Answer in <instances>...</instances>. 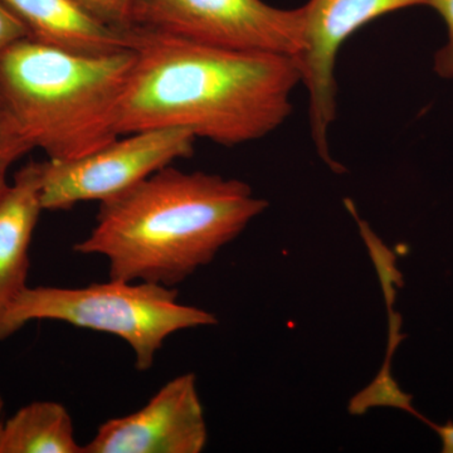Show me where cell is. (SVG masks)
<instances>
[{
	"label": "cell",
	"mask_w": 453,
	"mask_h": 453,
	"mask_svg": "<svg viewBox=\"0 0 453 453\" xmlns=\"http://www.w3.org/2000/svg\"><path fill=\"white\" fill-rule=\"evenodd\" d=\"M134 32L135 61L121 101V136L184 129L219 145H243L265 138L291 115L292 91L301 83L294 57Z\"/></svg>",
	"instance_id": "obj_1"
},
{
	"label": "cell",
	"mask_w": 453,
	"mask_h": 453,
	"mask_svg": "<svg viewBox=\"0 0 453 453\" xmlns=\"http://www.w3.org/2000/svg\"><path fill=\"white\" fill-rule=\"evenodd\" d=\"M267 207L242 180L168 165L100 203L73 251L106 258L110 279L177 288Z\"/></svg>",
	"instance_id": "obj_2"
},
{
	"label": "cell",
	"mask_w": 453,
	"mask_h": 453,
	"mask_svg": "<svg viewBox=\"0 0 453 453\" xmlns=\"http://www.w3.org/2000/svg\"><path fill=\"white\" fill-rule=\"evenodd\" d=\"M134 61V49L79 55L27 37L0 52V92L49 160L77 159L121 136V101Z\"/></svg>",
	"instance_id": "obj_3"
},
{
	"label": "cell",
	"mask_w": 453,
	"mask_h": 453,
	"mask_svg": "<svg viewBox=\"0 0 453 453\" xmlns=\"http://www.w3.org/2000/svg\"><path fill=\"white\" fill-rule=\"evenodd\" d=\"M40 320L118 336L133 349L140 372L151 369L173 334L219 324L207 310L179 303L175 288L110 279L83 288L28 286L0 316V342Z\"/></svg>",
	"instance_id": "obj_4"
},
{
	"label": "cell",
	"mask_w": 453,
	"mask_h": 453,
	"mask_svg": "<svg viewBox=\"0 0 453 453\" xmlns=\"http://www.w3.org/2000/svg\"><path fill=\"white\" fill-rule=\"evenodd\" d=\"M133 31L219 49L297 57L303 49V8L264 0H135Z\"/></svg>",
	"instance_id": "obj_5"
},
{
	"label": "cell",
	"mask_w": 453,
	"mask_h": 453,
	"mask_svg": "<svg viewBox=\"0 0 453 453\" xmlns=\"http://www.w3.org/2000/svg\"><path fill=\"white\" fill-rule=\"evenodd\" d=\"M122 136L77 159L42 163L43 210L67 211L82 202H105L195 153L196 138L184 129L142 130Z\"/></svg>",
	"instance_id": "obj_6"
},
{
	"label": "cell",
	"mask_w": 453,
	"mask_h": 453,
	"mask_svg": "<svg viewBox=\"0 0 453 453\" xmlns=\"http://www.w3.org/2000/svg\"><path fill=\"white\" fill-rule=\"evenodd\" d=\"M427 0H309L303 5V49L295 57L309 92L310 133L316 151L334 172L342 166L330 153V127L336 119V57L349 37L377 18Z\"/></svg>",
	"instance_id": "obj_7"
},
{
	"label": "cell",
	"mask_w": 453,
	"mask_h": 453,
	"mask_svg": "<svg viewBox=\"0 0 453 453\" xmlns=\"http://www.w3.org/2000/svg\"><path fill=\"white\" fill-rule=\"evenodd\" d=\"M208 441L193 372L179 375L136 412L109 419L83 453H199Z\"/></svg>",
	"instance_id": "obj_8"
},
{
	"label": "cell",
	"mask_w": 453,
	"mask_h": 453,
	"mask_svg": "<svg viewBox=\"0 0 453 453\" xmlns=\"http://www.w3.org/2000/svg\"><path fill=\"white\" fill-rule=\"evenodd\" d=\"M31 40L53 49L103 56L135 47L136 33L106 25L76 0H0Z\"/></svg>",
	"instance_id": "obj_9"
},
{
	"label": "cell",
	"mask_w": 453,
	"mask_h": 453,
	"mask_svg": "<svg viewBox=\"0 0 453 453\" xmlns=\"http://www.w3.org/2000/svg\"><path fill=\"white\" fill-rule=\"evenodd\" d=\"M42 163L31 162L0 196V316L28 288L29 247L43 207Z\"/></svg>",
	"instance_id": "obj_10"
},
{
	"label": "cell",
	"mask_w": 453,
	"mask_h": 453,
	"mask_svg": "<svg viewBox=\"0 0 453 453\" xmlns=\"http://www.w3.org/2000/svg\"><path fill=\"white\" fill-rule=\"evenodd\" d=\"M0 453H83L64 404L35 402L0 426Z\"/></svg>",
	"instance_id": "obj_11"
},
{
	"label": "cell",
	"mask_w": 453,
	"mask_h": 453,
	"mask_svg": "<svg viewBox=\"0 0 453 453\" xmlns=\"http://www.w3.org/2000/svg\"><path fill=\"white\" fill-rule=\"evenodd\" d=\"M35 149L0 92V165L11 166Z\"/></svg>",
	"instance_id": "obj_12"
},
{
	"label": "cell",
	"mask_w": 453,
	"mask_h": 453,
	"mask_svg": "<svg viewBox=\"0 0 453 453\" xmlns=\"http://www.w3.org/2000/svg\"><path fill=\"white\" fill-rule=\"evenodd\" d=\"M98 19L120 31L133 32L131 13L135 0H76Z\"/></svg>",
	"instance_id": "obj_13"
},
{
	"label": "cell",
	"mask_w": 453,
	"mask_h": 453,
	"mask_svg": "<svg viewBox=\"0 0 453 453\" xmlns=\"http://www.w3.org/2000/svg\"><path fill=\"white\" fill-rule=\"evenodd\" d=\"M426 5L440 14L447 29L446 43L434 53V73L442 79L453 81V0H427Z\"/></svg>",
	"instance_id": "obj_14"
},
{
	"label": "cell",
	"mask_w": 453,
	"mask_h": 453,
	"mask_svg": "<svg viewBox=\"0 0 453 453\" xmlns=\"http://www.w3.org/2000/svg\"><path fill=\"white\" fill-rule=\"evenodd\" d=\"M28 37L25 26L0 2V52L14 42Z\"/></svg>",
	"instance_id": "obj_15"
},
{
	"label": "cell",
	"mask_w": 453,
	"mask_h": 453,
	"mask_svg": "<svg viewBox=\"0 0 453 453\" xmlns=\"http://www.w3.org/2000/svg\"><path fill=\"white\" fill-rule=\"evenodd\" d=\"M428 425L440 436L441 442H442V452L453 453V423L447 422L446 425L440 426L428 422Z\"/></svg>",
	"instance_id": "obj_16"
},
{
	"label": "cell",
	"mask_w": 453,
	"mask_h": 453,
	"mask_svg": "<svg viewBox=\"0 0 453 453\" xmlns=\"http://www.w3.org/2000/svg\"><path fill=\"white\" fill-rule=\"evenodd\" d=\"M8 169L9 166L7 165H0V196H2L3 192L7 189L9 184L7 181Z\"/></svg>",
	"instance_id": "obj_17"
}]
</instances>
